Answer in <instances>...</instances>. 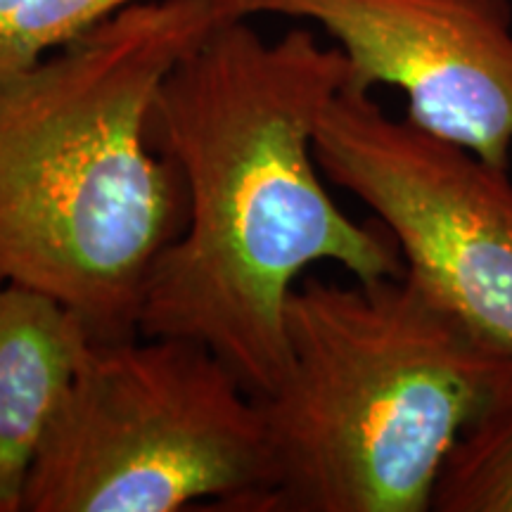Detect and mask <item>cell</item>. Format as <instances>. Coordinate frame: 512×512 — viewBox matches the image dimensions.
I'll list each match as a JSON object with an SVG mask.
<instances>
[{"label":"cell","mask_w":512,"mask_h":512,"mask_svg":"<svg viewBox=\"0 0 512 512\" xmlns=\"http://www.w3.org/2000/svg\"><path fill=\"white\" fill-rule=\"evenodd\" d=\"M140 0H0V74L72 46Z\"/></svg>","instance_id":"9c48e42d"},{"label":"cell","mask_w":512,"mask_h":512,"mask_svg":"<svg viewBox=\"0 0 512 512\" xmlns=\"http://www.w3.org/2000/svg\"><path fill=\"white\" fill-rule=\"evenodd\" d=\"M240 17L316 24L349 62L347 86L399 88L406 119L496 169L512 159L510 0H230Z\"/></svg>","instance_id":"8992f818"},{"label":"cell","mask_w":512,"mask_h":512,"mask_svg":"<svg viewBox=\"0 0 512 512\" xmlns=\"http://www.w3.org/2000/svg\"><path fill=\"white\" fill-rule=\"evenodd\" d=\"M434 512H512V356L498 366L477 413L448 453Z\"/></svg>","instance_id":"ba28073f"},{"label":"cell","mask_w":512,"mask_h":512,"mask_svg":"<svg viewBox=\"0 0 512 512\" xmlns=\"http://www.w3.org/2000/svg\"><path fill=\"white\" fill-rule=\"evenodd\" d=\"M230 0H140L34 67L0 74V283L48 294L93 339L138 332L183 183L157 145L166 74Z\"/></svg>","instance_id":"7a4b0ae2"},{"label":"cell","mask_w":512,"mask_h":512,"mask_svg":"<svg viewBox=\"0 0 512 512\" xmlns=\"http://www.w3.org/2000/svg\"><path fill=\"white\" fill-rule=\"evenodd\" d=\"M259 396L204 344L91 339L24 491V512H271Z\"/></svg>","instance_id":"277c9868"},{"label":"cell","mask_w":512,"mask_h":512,"mask_svg":"<svg viewBox=\"0 0 512 512\" xmlns=\"http://www.w3.org/2000/svg\"><path fill=\"white\" fill-rule=\"evenodd\" d=\"M325 178L373 211L406 273L472 337L512 356L510 171L344 86L316 131Z\"/></svg>","instance_id":"5b68a950"},{"label":"cell","mask_w":512,"mask_h":512,"mask_svg":"<svg viewBox=\"0 0 512 512\" xmlns=\"http://www.w3.org/2000/svg\"><path fill=\"white\" fill-rule=\"evenodd\" d=\"M91 339L53 297L0 283V512H22L31 467Z\"/></svg>","instance_id":"52a82bcc"},{"label":"cell","mask_w":512,"mask_h":512,"mask_svg":"<svg viewBox=\"0 0 512 512\" xmlns=\"http://www.w3.org/2000/svg\"><path fill=\"white\" fill-rule=\"evenodd\" d=\"M287 363L261 396L271 512H427L498 358L401 275H304L285 311Z\"/></svg>","instance_id":"3957f363"},{"label":"cell","mask_w":512,"mask_h":512,"mask_svg":"<svg viewBox=\"0 0 512 512\" xmlns=\"http://www.w3.org/2000/svg\"><path fill=\"white\" fill-rule=\"evenodd\" d=\"M228 17L166 74L157 145L183 183V228L159 254L138 332L204 344L254 396L285 373V311L316 264L356 280L406 271L380 221L335 202L316 131L349 83V62L306 27L266 38Z\"/></svg>","instance_id":"6da1fadb"}]
</instances>
